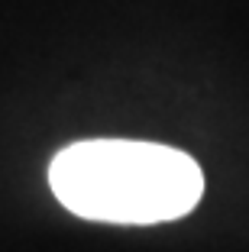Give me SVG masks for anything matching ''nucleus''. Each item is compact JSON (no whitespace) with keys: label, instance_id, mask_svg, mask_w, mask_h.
I'll use <instances>...</instances> for the list:
<instances>
[{"label":"nucleus","instance_id":"obj_1","mask_svg":"<svg viewBox=\"0 0 249 252\" xmlns=\"http://www.w3.org/2000/svg\"><path fill=\"white\" fill-rule=\"evenodd\" d=\"M49 185L59 204L84 220L149 226L198 207L204 171L188 152L159 142L84 139L52 158Z\"/></svg>","mask_w":249,"mask_h":252}]
</instances>
